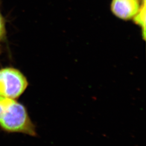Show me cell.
Listing matches in <instances>:
<instances>
[{
  "label": "cell",
  "instance_id": "obj_1",
  "mask_svg": "<svg viewBox=\"0 0 146 146\" xmlns=\"http://www.w3.org/2000/svg\"><path fill=\"white\" fill-rule=\"evenodd\" d=\"M0 127L8 133L37 136L26 107L16 99L0 96Z\"/></svg>",
  "mask_w": 146,
  "mask_h": 146
},
{
  "label": "cell",
  "instance_id": "obj_2",
  "mask_svg": "<svg viewBox=\"0 0 146 146\" xmlns=\"http://www.w3.org/2000/svg\"><path fill=\"white\" fill-rule=\"evenodd\" d=\"M28 85L27 78L19 69L13 67L0 69V96L17 99Z\"/></svg>",
  "mask_w": 146,
  "mask_h": 146
},
{
  "label": "cell",
  "instance_id": "obj_3",
  "mask_svg": "<svg viewBox=\"0 0 146 146\" xmlns=\"http://www.w3.org/2000/svg\"><path fill=\"white\" fill-rule=\"evenodd\" d=\"M140 7L137 0H112L111 9L113 13L122 20L133 18Z\"/></svg>",
  "mask_w": 146,
  "mask_h": 146
},
{
  "label": "cell",
  "instance_id": "obj_4",
  "mask_svg": "<svg viewBox=\"0 0 146 146\" xmlns=\"http://www.w3.org/2000/svg\"><path fill=\"white\" fill-rule=\"evenodd\" d=\"M136 23L141 26L143 30V37H145L146 30V0L143 1V5L134 17Z\"/></svg>",
  "mask_w": 146,
  "mask_h": 146
},
{
  "label": "cell",
  "instance_id": "obj_5",
  "mask_svg": "<svg viewBox=\"0 0 146 146\" xmlns=\"http://www.w3.org/2000/svg\"><path fill=\"white\" fill-rule=\"evenodd\" d=\"M7 34L6 21L0 11V42L5 41L7 38Z\"/></svg>",
  "mask_w": 146,
  "mask_h": 146
},
{
  "label": "cell",
  "instance_id": "obj_6",
  "mask_svg": "<svg viewBox=\"0 0 146 146\" xmlns=\"http://www.w3.org/2000/svg\"><path fill=\"white\" fill-rule=\"evenodd\" d=\"M2 47L0 45V55L2 54Z\"/></svg>",
  "mask_w": 146,
  "mask_h": 146
}]
</instances>
